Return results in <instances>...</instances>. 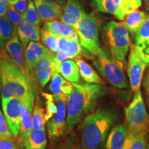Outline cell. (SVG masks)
Listing matches in <instances>:
<instances>
[{"label": "cell", "instance_id": "obj_1", "mask_svg": "<svg viewBox=\"0 0 149 149\" xmlns=\"http://www.w3.org/2000/svg\"><path fill=\"white\" fill-rule=\"evenodd\" d=\"M72 91L66 100V134L94 109L104 93L103 86L98 84L72 83Z\"/></svg>", "mask_w": 149, "mask_h": 149}, {"label": "cell", "instance_id": "obj_2", "mask_svg": "<svg viewBox=\"0 0 149 149\" xmlns=\"http://www.w3.org/2000/svg\"><path fill=\"white\" fill-rule=\"evenodd\" d=\"M116 119L114 112L104 108L86 115L80 126L79 149H103Z\"/></svg>", "mask_w": 149, "mask_h": 149}, {"label": "cell", "instance_id": "obj_3", "mask_svg": "<svg viewBox=\"0 0 149 149\" xmlns=\"http://www.w3.org/2000/svg\"><path fill=\"white\" fill-rule=\"evenodd\" d=\"M0 78L1 101L8 98H27L34 95L33 86L8 54L0 49Z\"/></svg>", "mask_w": 149, "mask_h": 149}, {"label": "cell", "instance_id": "obj_4", "mask_svg": "<svg viewBox=\"0 0 149 149\" xmlns=\"http://www.w3.org/2000/svg\"><path fill=\"white\" fill-rule=\"evenodd\" d=\"M103 29L111 56L125 69L127 66L126 56L131 45L129 32L122 22L116 21L107 22Z\"/></svg>", "mask_w": 149, "mask_h": 149}, {"label": "cell", "instance_id": "obj_5", "mask_svg": "<svg viewBox=\"0 0 149 149\" xmlns=\"http://www.w3.org/2000/svg\"><path fill=\"white\" fill-rule=\"evenodd\" d=\"M127 133L135 135L148 134L149 115L140 91L135 93L133 100L124 109Z\"/></svg>", "mask_w": 149, "mask_h": 149}, {"label": "cell", "instance_id": "obj_6", "mask_svg": "<svg viewBox=\"0 0 149 149\" xmlns=\"http://www.w3.org/2000/svg\"><path fill=\"white\" fill-rule=\"evenodd\" d=\"M93 65L102 77L115 88H128L127 77L123 67L102 48L96 55Z\"/></svg>", "mask_w": 149, "mask_h": 149}, {"label": "cell", "instance_id": "obj_7", "mask_svg": "<svg viewBox=\"0 0 149 149\" xmlns=\"http://www.w3.org/2000/svg\"><path fill=\"white\" fill-rule=\"evenodd\" d=\"M75 31L81 47L91 55H97L102 48L100 46L98 20L95 14L84 11Z\"/></svg>", "mask_w": 149, "mask_h": 149}, {"label": "cell", "instance_id": "obj_8", "mask_svg": "<svg viewBox=\"0 0 149 149\" xmlns=\"http://www.w3.org/2000/svg\"><path fill=\"white\" fill-rule=\"evenodd\" d=\"M57 110L47 122L48 136L51 141L58 139L66 134V121L67 115V97L54 95Z\"/></svg>", "mask_w": 149, "mask_h": 149}, {"label": "cell", "instance_id": "obj_9", "mask_svg": "<svg viewBox=\"0 0 149 149\" xmlns=\"http://www.w3.org/2000/svg\"><path fill=\"white\" fill-rule=\"evenodd\" d=\"M147 65L135 44L130 45L127 72L130 87L135 93L140 91L143 73Z\"/></svg>", "mask_w": 149, "mask_h": 149}, {"label": "cell", "instance_id": "obj_10", "mask_svg": "<svg viewBox=\"0 0 149 149\" xmlns=\"http://www.w3.org/2000/svg\"><path fill=\"white\" fill-rule=\"evenodd\" d=\"M22 99L13 97L1 101V108L7 124L14 137H17L21 128L19 107Z\"/></svg>", "mask_w": 149, "mask_h": 149}, {"label": "cell", "instance_id": "obj_11", "mask_svg": "<svg viewBox=\"0 0 149 149\" xmlns=\"http://www.w3.org/2000/svg\"><path fill=\"white\" fill-rule=\"evenodd\" d=\"M4 48L6 53L8 54L10 59L14 61L15 64L18 66V68L22 70V72L29 78L31 84H32L33 79H32V74L30 72L27 67L25 55H24L23 50V46L19 40L18 37L17 35L13 37L6 44Z\"/></svg>", "mask_w": 149, "mask_h": 149}, {"label": "cell", "instance_id": "obj_12", "mask_svg": "<svg viewBox=\"0 0 149 149\" xmlns=\"http://www.w3.org/2000/svg\"><path fill=\"white\" fill-rule=\"evenodd\" d=\"M82 53V47L79 41L70 40L65 38L59 40V51L55 53L54 60L55 72H58L59 65L65 59L77 58Z\"/></svg>", "mask_w": 149, "mask_h": 149}, {"label": "cell", "instance_id": "obj_13", "mask_svg": "<svg viewBox=\"0 0 149 149\" xmlns=\"http://www.w3.org/2000/svg\"><path fill=\"white\" fill-rule=\"evenodd\" d=\"M55 53L48 51L39 60L35 66L34 72H35L37 80L41 86L44 87L48 83L54 72V60H55Z\"/></svg>", "mask_w": 149, "mask_h": 149}, {"label": "cell", "instance_id": "obj_14", "mask_svg": "<svg viewBox=\"0 0 149 149\" xmlns=\"http://www.w3.org/2000/svg\"><path fill=\"white\" fill-rule=\"evenodd\" d=\"M34 95H31L27 98L22 99L19 110L21 114V128L18 135V144L24 137L32 129V115Z\"/></svg>", "mask_w": 149, "mask_h": 149}, {"label": "cell", "instance_id": "obj_15", "mask_svg": "<svg viewBox=\"0 0 149 149\" xmlns=\"http://www.w3.org/2000/svg\"><path fill=\"white\" fill-rule=\"evenodd\" d=\"M84 13L79 0H66L59 20L74 29Z\"/></svg>", "mask_w": 149, "mask_h": 149}, {"label": "cell", "instance_id": "obj_16", "mask_svg": "<svg viewBox=\"0 0 149 149\" xmlns=\"http://www.w3.org/2000/svg\"><path fill=\"white\" fill-rule=\"evenodd\" d=\"M43 29L59 38L79 41L75 29L64 24L61 20L55 19L53 21L44 22Z\"/></svg>", "mask_w": 149, "mask_h": 149}, {"label": "cell", "instance_id": "obj_17", "mask_svg": "<svg viewBox=\"0 0 149 149\" xmlns=\"http://www.w3.org/2000/svg\"><path fill=\"white\" fill-rule=\"evenodd\" d=\"M17 37L24 48L30 42H39L41 39V31L39 26L31 24L22 19L17 28Z\"/></svg>", "mask_w": 149, "mask_h": 149}, {"label": "cell", "instance_id": "obj_18", "mask_svg": "<svg viewBox=\"0 0 149 149\" xmlns=\"http://www.w3.org/2000/svg\"><path fill=\"white\" fill-rule=\"evenodd\" d=\"M19 145L24 149H46L47 146V137L45 128L36 130L32 128L24 137Z\"/></svg>", "mask_w": 149, "mask_h": 149}, {"label": "cell", "instance_id": "obj_19", "mask_svg": "<svg viewBox=\"0 0 149 149\" xmlns=\"http://www.w3.org/2000/svg\"><path fill=\"white\" fill-rule=\"evenodd\" d=\"M49 49L38 42H30L29 43L26 48H25L24 55L27 67L31 74L34 71L39 60L47 53Z\"/></svg>", "mask_w": 149, "mask_h": 149}, {"label": "cell", "instance_id": "obj_20", "mask_svg": "<svg viewBox=\"0 0 149 149\" xmlns=\"http://www.w3.org/2000/svg\"><path fill=\"white\" fill-rule=\"evenodd\" d=\"M135 45L147 64H149V13L135 36Z\"/></svg>", "mask_w": 149, "mask_h": 149}, {"label": "cell", "instance_id": "obj_21", "mask_svg": "<svg viewBox=\"0 0 149 149\" xmlns=\"http://www.w3.org/2000/svg\"><path fill=\"white\" fill-rule=\"evenodd\" d=\"M126 135L127 129L125 125L115 126L107 137L106 149H124Z\"/></svg>", "mask_w": 149, "mask_h": 149}, {"label": "cell", "instance_id": "obj_22", "mask_svg": "<svg viewBox=\"0 0 149 149\" xmlns=\"http://www.w3.org/2000/svg\"><path fill=\"white\" fill-rule=\"evenodd\" d=\"M34 3L41 19V21L47 22L59 19L62 15L63 9L44 2L43 0H35Z\"/></svg>", "mask_w": 149, "mask_h": 149}, {"label": "cell", "instance_id": "obj_23", "mask_svg": "<svg viewBox=\"0 0 149 149\" xmlns=\"http://www.w3.org/2000/svg\"><path fill=\"white\" fill-rule=\"evenodd\" d=\"M147 16L148 13H146L144 11L135 10L126 15L122 23L124 24L132 36L135 37L141 26L146 20Z\"/></svg>", "mask_w": 149, "mask_h": 149}, {"label": "cell", "instance_id": "obj_24", "mask_svg": "<svg viewBox=\"0 0 149 149\" xmlns=\"http://www.w3.org/2000/svg\"><path fill=\"white\" fill-rule=\"evenodd\" d=\"M51 79L49 88L54 95L68 97L72 91V83L65 79L57 72H54Z\"/></svg>", "mask_w": 149, "mask_h": 149}, {"label": "cell", "instance_id": "obj_25", "mask_svg": "<svg viewBox=\"0 0 149 149\" xmlns=\"http://www.w3.org/2000/svg\"><path fill=\"white\" fill-rule=\"evenodd\" d=\"M58 72L66 79L72 83H78L80 81L79 68L75 61L72 59H65L59 65Z\"/></svg>", "mask_w": 149, "mask_h": 149}, {"label": "cell", "instance_id": "obj_26", "mask_svg": "<svg viewBox=\"0 0 149 149\" xmlns=\"http://www.w3.org/2000/svg\"><path fill=\"white\" fill-rule=\"evenodd\" d=\"M75 62L77 63L80 75L88 84H104V81L102 80L100 75L95 70L89 65L88 63L79 57L75 58Z\"/></svg>", "mask_w": 149, "mask_h": 149}, {"label": "cell", "instance_id": "obj_27", "mask_svg": "<svg viewBox=\"0 0 149 149\" xmlns=\"http://www.w3.org/2000/svg\"><path fill=\"white\" fill-rule=\"evenodd\" d=\"M93 5L97 10L104 13L113 15L120 21H123L125 17V15L115 4L114 0H93Z\"/></svg>", "mask_w": 149, "mask_h": 149}, {"label": "cell", "instance_id": "obj_28", "mask_svg": "<svg viewBox=\"0 0 149 149\" xmlns=\"http://www.w3.org/2000/svg\"><path fill=\"white\" fill-rule=\"evenodd\" d=\"M15 28L6 16L0 17V48L3 49L7 42L15 35Z\"/></svg>", "mask_w": 149, "mask_h": 149}, {"label": "cell", "instance_id": "obj_29", "mask_svg": "<svg viewBox=\"0 0 149 149\" xmlns=\"http://www.w3.org/2000/svg\"><path fill=\"white\" fill-rule=\"evenodd\" d=\"M45 109L40 97H37L32 115V128L41 130L45 128Z\"/></svg>", "mask_w": 149, "mask_h": 149}, {"label": "cell", "instance_id": "obj_30", "mask_svg": "<svg viewBox=\"0 0 149 149\" xmlns=\"http://www.w3.org/2000/svg\"><path fill=\"white\" fill-rule=\"evenodd\" d=\"M148 145L147 134L135 135L127 133L124 149H147Z\"/></svg>", "mask_w": 149, "mask_h": 149}, {"label": "cell", "instance_id": "obj_31", "mask_svg": "<svg viewBox=\"0 0 149 149\" xmlns=\"http://www.w3.org/2000/svg\"><path fill=\"white\" fill-rule=\"evenodd\" d=\"M41 40L44 45L53 53L59 51V40L60 38L52 34L43 29L41 31Z\"/></svg>", "mask_w": 149, "mask_h": 149}, {"label": "cell", "instance_id": "obj_32", "mask_svg": "<svg viewBox=\"0 0 149 149\" xmlns=\"http://www.w3.org/2000/svg\"><path fill=\"white\" fill-rule=\"evenodd\" d=\"M23 19L30 24L40 26L41 19L33 0H29L27 8L23 14Z\"/></svg>", "mask_w": 149, "mask_h": 149}, {"label": "cell", "instance_id": "obj_33", "mask_svg": "<svg viewBox=\"0 0 149 149\" xmlns=\"http://www.w3.org/2000/svg\"><path fill=\"white\" fill-rule=\"evenodd\" d=\"M114 1L120 10L125 16L140 7L136 0H114Z\"/></svg>", "mask_w": 149, "mask_h": 149}, {"label": "cell", "instance_id": "obj_34", "mask_svg": "<svg viewBox=\"0 0 149 149\" xmlns=\"http://www.w3.org/2000/svg\"><path fill=\"white\" fill-rule=\"evenodd\" d=\"M42 95L46 100V109H45V120L47 122L49 119L57 112V108L55 102L54 100L53 95L48 93H42Z\"/></svg>", "mask_w": 149, "mask_h": 149}, {"label": "cell", "instance_id": "obj_35", "mask_svg": "<svg viewBox=\"0 0 149 149\" xmlns=\"http://www.w3.org/2000/svg\"><path fill=\"white\" fill-rule=\"evenodd\" d=\"M6 17L8 18L9 22L13 25V26L17 29L18 25L23 19V15L18 12L13 5H8V10H7Z\"/></svg>", "mask_w": 149, "mask_h": 149}, {"label": "cell", "instance_id": "obj_36", "mask_svg": "<svg viewBox=\"0 0 149 149\" xmlns=\"http://www.w3.org/2000/svg\"><path fill=\"white\" fill-rule=\"evenodd\" d=\"M13 139L3 113L0 111V140Z\"/></svg>", "mask_w": 149, "mask_h": 149}, {"label": "cell", "instance_id": "obj_37", "mask_svg": "<svg viewBox=\"0 0 149 149\" xmlns=\"http://www.w3.org/2000/svg\"><path fill=\"white\" fill-rule=\"evenodd\" d=\"M0 149H17L13 139L0 140Z\"/></svg>", "mask_w": 149, "mask_h": 149}, {"label": "cell", "instance_id": "obj_38", "mask_svg": "<svg viewBox=\"0 0 149 149\" xmlns=\"http://www.w3.org/2000/svg\"><path fill=\"white\" fill-rule=\"evenodd\" d=\"M28 3H29V0H19L13 6L19 13L23 15L26 10Z\"/></svg>", "mask_w": 149, "mask_h": 149}, {"label": "cell", "instance_id": "obj_39", "mask_svg": "<svg viewBox=\"0 0 149 149\" xmlns=\"http://www.w3.org/2000/svg\"><path fill=\"white\" fill-rule=\"evenodd\" d=\"M57 149H79V147L78 143L77 144L75 141L69 139L59 145Z\"/></svg>", "mask_w": 149, "mask_h": 149}, {"label": "cell", "instance_id": "obj_40", "mask_svg": "<svg viewBox=\"0 0 149 149\" xmlns=\"http://www.w3.org/2000/svg\"><path fill=\"white\" fill-rule=\"evenodd\" d=\"M143 88L144 90L145 96H146L147 104L149 108V72L145 76L144 79H143Z\"/></svg>", "mask_w": 149, "mask_h": 149}, {"label": "cell", "instance_id": "obj_41", "mask_svg": "<svg viewBox=\"0 0 149 149\" xmlns=\"http://www.w3.org/2000/svg\"><path fill=\"white\" fill-rule=\"evenodd\" d=\"M44 2L48 3V4L53 5L54 6H57L61 9L64 8L66 0H43Z\"/></svg>", "mask_w": 149, "mask_h": 149}, {"label": "cell", "instance_id": "obj_42", "mask_svg": "<svg viewBox=\"0 0 149 149\" xmlns=\"http://www.w3.org/2000/svg\"><path fill=\"white\" fill-rule=\"evenodd\" d=\"M8 8V3L7 0H0V17L6 15Z\"/></svg>", "mask_w": 149, "mask_h": 149}, {"label": "cell", "instance_id": "obj_43", "mask_svg": "<svg viewBox=\"0 0 149 149\" xmlns=\"http://www.w3.org/2000/svg\"><path fill=\"white\" fill-rule=\"evenodd\" d=\"M145 8L146 10H149V0H144Z\"/></svg>", "mask_w": 149, "mask_h": 149}, {"label": "cell", "instance_id": "obj_44", "mask_svg": "<svg viewBox=\"0 0 149 149\" xmlns=\"http://www.w3.org/2000/svg\"><path fill=\"white\" fill-rule=\"evenodd\" d=\"M19 0H7L8 5H14L16 2H17Z\"/></svg>", "mask_w": 149, "mask_h": 149}, {"label": "cell", "instance_id": "obj_45", "mask_svg": "<svg viewBox=\"0 0 149 149\" xmlns=\"http://www.w3.org/2000/svg\"><path fill=\"white\" fill-rule=\"evenodd\" d=\"M1 78H0V99H1Z\"/></svg>", "mask_w": 149, "mask_h": 149}, {"label": "cell", "instance_id": "obj_46", "mask_svg": "<svg viewBox=\"0 0 149 149\" xmlns=\"http://www.w3.org/2000/svg\"><path fill=\"white\" fill-rule=\"evenodd\" d=\"M136 1H137V3H138L139 5L141 6V0H136Z\"/></svg>", "mask_w": 149, "mask_h": 149}, {"label": "cell", "instance_id": "obj_47", "mask_svg": "<svg viewBox=\"0 0 149 149\" xmlns=\"http://www.w3.org/2000/svg\"><path fill=\"white\" fill-rule=\"evenodd\" d=\"M147 149H149V145H148V148H147Z\"/></svg>", "mask_w": 149, "mask_h": 149}, {"label": "cell", "instance_id": "obj_48", "mask_svg": "<svg viewBox=\"0 0 149 149\" xmlns=\"http://www.w3.org/2000/svg\"><path fill=\"white\" fill-rule=\"evenodd\" d=\"M33 1H35V0H33Z\"/></svg>", "mask_w": 149, "mask_h": 149}, {"label": "cell", "instance_id": "obj_49", "mask_svg": "<svg viewBox=\"0 0 149 149\" xmlns=\"http://www.w3.org/2000/svg\"><path fill=\"white\" fill-rule=\"evenodd\" d=\"M0 49H1V48H0Z\"/></svg>", "mask_w": 149, "mask_h": 149}]
</instances>
